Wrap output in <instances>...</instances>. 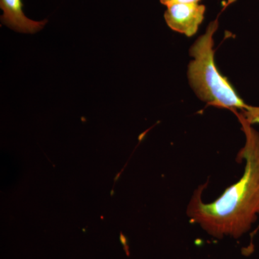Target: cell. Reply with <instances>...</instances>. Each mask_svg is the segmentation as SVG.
I'll return each mask as SVG.
<instances>
[{"label":"cell","instance_id":"1","mask_svg":"<svg viewBox=\"0 0 259 259\" xmlns=\"http://www.w3.org/2000/svg\"><path fill=\"white\" fill-rule=\"evenodd\" d=\"M236 115L245 135V144L238 160H244L243 177L211 203H204L202 194L207 184L195 190L187 214L207 234L217 238H241L251 229L259 216V133L241 112Z\"/></svg>","mask_w":259,"mask_h":259},{"label":"cell","instance_id":"2","mask_svg":"<svg viewBox=\"0 0 259 259\" xmlns=\"http://www.w3.org/2000/svg\"><path fill=\"white\" fill-rule=\"evenodd\" d=\"M232 1L226 3L217 18L209 23L204 34L190 47L192 58L187 67L189 84L196 96L207 105L238 111L253 124L259 123V107L245 103L228 79L218 70L214 61V35L219 27V17Z\"/></svg>","mask_w":259,"mask_h":259},{"label":"cell","instance_id":"3","mask_svg":"<svg viewBox=\"0 0 259 259\" xmlns=\"http://www.w3.org/2000/svg\"><path fill=\"white\" fill-rule=\"evenodd\" d=\"M206 7L199 3L175 4L167 6L165 21L174 31L192 37L203 22Z\"/></svg>","mask_w":259,"mask_h":259},{"label":"cell","instance_id":"4","mask_svg":"<svg viewBox=\"0 0 259 259\" xmlns=\"http://www.w3.org/2000/svg\"><path fill=\"white\" fill-rule=\"evenodd\" d=\"M0 7L3 11L2 23L15 31L34 34L41 30L47 23V20L35 21L24 14L22 0H0Z\"/></svg>","mask_w":259,"mask_h":259},{"label":"cell","instance_id":"5","mask_svg":"<svg viewBox=\"0 0 259 259\" xmlns=\"http://www.w3.org/2000/svg\"><path fill=\"white\" fill-rule=\"evenodd\" d=\"M201 0H160L162 5L165 6L175 4H192V3H199Z\"/></svg>","mask_w":259,"mask_h":259}]
</instances>
